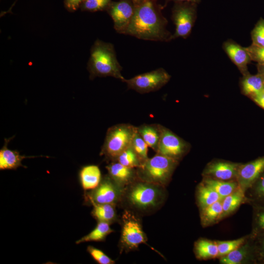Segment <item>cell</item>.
Here are the masks:
<instances>
[{
	"instance_id": "cell-1",
	"label": "cell",
	"mask_w": 264,
	"mask_h": 264,
	"mask_svg": "<svg viewBox=\"0 0 264 264\" xmlns=\"http://www.w3.org/2000/svg\"><path fill=\"white\" fill-rule=\"evenodd\" d=\"M134 4V14L123 34L144 40H171L172 34L166 28L167 21L155 0H141Z\"/></svg>"
},
{
	"instance_id": "cell-2",
	"label": "cell",
	"mask_w": 264,
	"mask_h": 264,
	"mask_svg": "<svg viewBox=\"0 0 264 264\" xmlns=\"http://www.w3.org/2000/svg\"><path fill=\"white\" fill-rule=\"evenodd\" d=\"M164 186L138 179L126 187L123 199L132 209L142 212L154 210L163 202Z\"/></svg>"
},
{
	"instance_id": "cell-3",
	"label": "cell",
	"mask_w": 264,
	"mask_h": 264,
	"mask_svg": "<svg viewBox=\"0 0 264 264\" xmlns=\"http://www.w3.org/2000/svg\"><path fill=\"white\" fill-rule=\"evenodd\" d=\"M90 78L112 77L123 81L122 68L110 43L97 40L92 46L88 63Z\"/></svg>"
},
{
	"instance_id": "cell-4",
	"label": "cell",
	"mask_w": 264,
	"mask_h": 264,
	"mask_svg": "<svg viewBox=\"0 0 264 264\" xmlns=\"http://www.w3.org/2000/svg\"><path fill=\"white\" fill-rule=\"evenodd\" d=\"M137 132V127L130 124H118L108 129L100 155L108 161H116L118 156L131 146Z\"/></svg>"
},
{
	"instance_id": "cell-5",
	"label": "cell",
	"mask_w": 264,
	"mask_h": 264,
	"mask_svg": "<svg viewBox=\"0 0 264 264\" xmlns=\"http://www.w3.org/2000/svg\"><path fill=\"white\" fill-rule=\"evenodd\" d=\"M178 163L176 160L156 154L136 168L137 178L165 186L169 182Z\"/></svg>"
},
{
	"instance_id": "cell-6",
	"label": "cell",
	"mask_w": 264,
	"mask_h": 264,
	"mask_svg": "<svg viewBox=\"0 0 264 264\" xmlns=\"http://www.w3.org/2000/svg\"><path fill=\"white\" fill-rule=\"evenodd\" d=\"M197 4L187 1L175 2L172 19L176 30L172 35L171 40L177 38L185 39L190 35L197 18Z\"/></svg>"
},
{
	"instance_id": "cell-7",
	"label": "cell",
	"mask_w": 264,
	"mask_h": 264,
	"mask_svg": "<svg viewBox=\"0 0 264 264\" xmlns=\"http://www.w3.org/2000/svg\"><path fill=\"white\" fill-rule=\"evenodd\" d=\"M171 75L163 68L142 73L129 79L125 82L129 89L139 93H146L156 91L165 86L170 80Z\"/></svg>"
},
{
	"instance_id": "cell-8",
	"label": "cell",
	"mask_w": 264,
	"mask_h": 264,
	"mask_svg": "<svg viewBox=\"0 0 264 264\" xmlns=\"http://www.w3.org/2000/svg\"><path fill=\"white\" fill-rule=\"evenodd\" d=\"M147 237L139 221L129 211H126L122 216V226L120 243L126 251L137 248L146 243Z\"/></svg>"
},
{
	"instance_id": "cell-9",
	"label": "cell",
	"mask_w": 264,
	"mask_h": 264,
	"mask_svg": "<svg viewBox=\"0 0 264 264\" xmlns=\"http://www.w3.org/2000/svg\"><path fill=\"white\" fill-rule=\"evenodd\" d=\"M126 187H122L108 175L103 177L98 186L87 194L90 203L116 204L123 199Z\"/></svg>"
},
{
	"instance_id": "cell-10",
	"label": "cell",
	"mask_w": 264,
	"mask_h": 264,
	"mask_svg": "<svg viewBox=\"0 0 264 264\" xmlns=\"http://www.w3.org/2000/svg\"><path fill=\"white\" fill-rule=\"evenodd\" d=\"M160 137L156 154L178 161L187 153L189 144L168 128L160 125Z\"/></svg>"
},
{
	"instance_id": "cell-11",
	"label": "cell",
	"mask_w": 264,
	"mask_h": 264,
	"mask_svg": "<svg viewBox=\"0 0 264 264\" xmlns=\"http://www.w3.org/2000/svg\"><path fill=\"white\" fill-rule=\"evenodd\" d=\"M264 172V155L244 164H240L236 180L239 187L247 191Z\"/></svg>"
},
{
	"instance_id": "cell-12",
	"label": "cell",
	"mask_w": 264,
	"mask_h": 264,
	"mask_svg": "<svg viewBox=\"0 0 264 264\" xmlns=\"http://www.w3.org/2000/svg\"><path fill=\"white\" fill-rule=\"evenodd\" d=\"M109 14L117 32L123 34L130 23L134 12V4L121 0L110 5Z\"/></svg>"
},
{
	"instance_id": "cell-13",
	"label": "cell",
	"mask_w": 264,
	"mask_h": 264,
	"mask_svg": "<svg viewBox=\"0 0 264 264\" xmlns=\"http://www.w3.org/2000/svg\"><path fill=\"white\" fill-rule=\"evenodd\" d=\"M220 262L222 264H257L254 238L250 235L241 246L221 257Z\"/></svg>"
},
{
	"instance_id": "cell-14",
	"label": "cell",
	"mask_w": 264,
	"mask_h": 264,
	"mask_svg": "<svg viewBox=\"0 0 264 264\" xmlns=\"http://www.w3.org/2000/svg\"><path fill=\"white\" fill-rule=\"evenodd\" d=\"M240 164L223 161H216L207 164L203 171L204 176L230 181L236 180Z\"/></svg>"
},
{
	"instance_id": "cell-15",
	"label": "cell",
	"mask_w": 264,
	"mask_h": 264,
	"mask_svg": "<svg viewBox=\"0 0 264 264\" xmlns=\"http://www.w3.org/2000/svg\"><path fill=\"white\" fill-rule=\"evenodd\" d=\"M222 48L242 75L249 73L247 65L252 61L245 47L230 39L223 43Z\"/></svg>"
},
{
	"instance_id": "cell-16",
	"label": "cell",
	"mask_w": 264,
	"mask_h": 264,
	"mask_svg": "<svg viewBox=\"0 0 264 264\" xmlns=\"http://www.w3.org/2000/svg\"><path fill=\"white\" fill-rule=\"evenodd\" d=\"M108 175L119 185L126 187L136 179V169L126 167L117 161L111 162L106 166Z\"/></svg>"
},
{
	"instance_id": "cell-17",
	"label": "cell",
	"mask_w": 264,
	"mask_h": 264,
	"mask_svg": "<svg viewBox=\"0 0 264 264\" xmlns=\"http://www.w3.org/2000/svg\"><path fill=\"white\" fill-rule=\"evenodd\" d=\"M12 138L5 139L4 145L0 150V170H16L20 167L26 168L22 164L23 159L26 158L37 157L22 155L18 151L9 149L7 145Z\"/></svg>"
},
{
	"instance_id": "cell-18",
	"label": "cell",
	"mask_w": 264,
	"mask_h": 264,
	"mask_svg": "<svg viewBox=\"0 0 264 264\" xmlns=\"http://www.w3.org/2000/svg\"><path fill=\"white\" fill-rule=\"evenodd\" d=\"M79 178L84 190H93L98 186L102 179L100 170L95 165L84 166L80 171Z\"/></svg>"
},
{
	"instance_id": "cell-19",
	"label": "cell",
	"mask_w": 264,
	"mask_h": 264,
	"mask_svg": "<svg viewBox=\"0 0 264 264\" xmlns=\"http://www.w3.org/2000/svg\"><path fill=\"white\" fill-rule=\"evenodd\" d=\"M241 86L242 93L251 98L262 90L264 79L258 73L255 75L248 73L243 75Z\"/></svg>"
},
{
	"instance_id": "cell-20",
	"label": "cell",
	"mask_w": 264,
	"mask_h": 264,
	"mask_svg": "<svg viewBox=\"0 0 264 264\" xmlns=\"http://www.w3.org/2000/svg\"><path fill=\"white\" fill-rule=\"evenodd\" d=\"M160 124H143L137 127V131L148 147L156 152L160 137Z\"/></svg>"
},
{
	"instance_id": "cell-21",
	"label": "cell",
	"mask_w": 264,
	"mask_h": 264,
	"mask_svg": "<svg viewBox=\"0 0 264 264\" xmlns=\"http://www.w3.org/2000/svg\"><path fill=\"white\" fill-rule=\"evenodd\" d=\"M202 183L212 188L223 199L239 187L237 180L225 181L204 176Z\"/></svg>"
},
{
	"instance_id": "cell-22",
	"label": "cell",
	"mask_w": 264,
	"mask_h": 264,
	"mask_svg": "<svg viewBox=\"0 0 264 264\" xmlns=\"http://www.w3.org/2000/svg\"><path fill=\"white\" fill-rule=\"evenodd\" d=\"M91 204L93 206L91 215L98 221H103L110 224L116 220L115 204L96 203H92Z\"/></svg>"
},
{
	"instance_id": "cell-23",
	"label": "cell",
	"mask_w": 264,
	"mask_h": 264,
	"mask_svg": "<svg viewBox=\"0 0 264 264\" xmlns=\"http://www.w3.org/2000/svg\"><path fill=\"white\" fill-rule=\"evenodd\" d=\"M195 253L200 259H209L219 257V250L216 242L200 239L195 243Z\"/></svg>"
},
{
	"instance_id": "cell-24",
	"label": "cell",
	"mask_w": 264,
	"mask_h": 264,
	"mask_svg": "<svg viewBox=\"0 0 264 264\" xmlns=\"http://www.w3.org/2000/svg\"><path fill=\"white\" fill-rule=\"evenodd\" d=\"M222 200L201 209L200 218L202 225H211L223 218Z\"/></svg>"
},
{
	"instance_id": "cell-25",
	"label": "cell",
	"mask_w": 264,
	"mask_h": 264,
	"mask_svg": "<svg viewBox=\"0 0 264 264\" xmlns=\"http://www.w3.org/2000/svg\"><path fill=\"white\" fill-rule=\"evenodd\" d=\"M246 198L245 192L239 187L233 193L225 197L222 200L223 217L234 212Z\"/></svg>"
},
{
	"instance_id": "cell-26",
	"label": "cell",
	"mask_w": 264,
	"mask_h": 264,
	"mask_svg": "<svg viewBox=\"0 0 264 264\" xmlns=\"http://www.w3.org/2000/svg\"><path fill=\"white\" fill-rule=\"evenodd\" d=\"M197 197L198 206L201 209L222 199L215 190L202 182L199 184L197 188Z\"/></svg>"
},
{
	"instance_id": "cell-27",
	"label": "cell",
	"mask_w": 264,
	"mask_h": 264,
	"mask_svg": "<svg viewBox=\"0 0 264 264\" xmlns=\"http://www.w3.org/2000/svg\"><path fill=\"white\" fill-rule=\"evenodd\" d=\"M110 223L98 221L95 228L88 235L84 236L76 242V244L89 242H103L107 236L113 230L110 228Z\"/></svg>"
},
{
	"instance_id": "cell-28",
	"label": "cell",
	"mask_w": 264,
	"mask_h": 264,
	"mask_svg": "<svg viewBox=\"0 0 264 264\" xmlns=\"http://www.w3.org/2000/svg\"><path fill=\"white\" fill-rule=\"evenodd\" d=\"M248 190V199L253 205L264 206V172Z\"/></svg>"
},
{
	"instance_id": "cell-29",
	"label": "cell",
	"mask_w": 264,
	"mask_h": 264,
	"mask_svg": "<svg viewBox=\"0 0 264 264\" xmlns=\"http://www.w3.org/2000/svg\"><path fill=\"white\" fill-rule=\"evenodd\" d=\"M252 230L250 236L255 237L264 233V206L253 205Z\"/></svg>"
},
{
	"instance_id": "cell-30",
	"label": "cell",
	"mask_w": 264,
	"mask_h": 264,
	"mask_svg": "<svg viewBox=\"0 0 264 264\" xmlns=\"http://www.w3.org/2000/svg\"><path fill=\"white\" fill-rule=\"evenodd\" d=\"M116 161L132 168H139L142 164L131 145L118 156Z\"/></svg>"
},
{
	"instance_id": "cell-31",
	"label": "cell",
	"mask_w": 264,
	"mask_h": 264,
	"mask_svg": "<svg viewBox=\"0 0 264 264\" xmlns=\"http://www.w3.org/2000/svg\"><path fill=\"white\" fill-rule=\"evenodd\" d=\"M249 235L238 239L226 241H217L219 250V257L225 256L236 249L243 244L248 239Z\"/></svg>"
},
{
	"instance_id": "cell-32",
	"label": "cell",
	"mask_w": 264,
	"mask_h": 264,
	"mask_svg": "<svg viewBox=\"0 0 264 264\" xmlns=\"http://www.w3.org/2000/svg\"><path fill=\"white\" fill-rule=\"evenodd\" d=\"M131 146L143 164L149 158L148 156V146L137 131L133 138Z\"/></svg>"
},
{
	"instance_id": "cell-33",
	"label": "cell",
	"mask_w": 264,
	"mask_h": 264,
	"mask_svg": "<svg viewBox=\"0 0 264 264\" xmlns=\"http://www.w3.org/2000/svg\"><path fill=\"white\" fill-rule=\"evenodd\" d=\"M252 44L264 47V19L260 18L251 32Z\"/></svg>"
},
{
	"instance_id": "cell-34",
	"label": "cell",
	"mask_w": 264,
	"mask_h": 264,
	"mask_svg": "<svg viewBox=\"0 0 264 264\" xmlns=\"http://www.w3.org/2000/svg\"><path fill=\"white\" fill-rule=\"evenodd\" d=\"M87 251L93 259L99 264H113L115 263L102 250L92 246H88Z\"/></svg>"
},
{
	"instance_id": "cell-35",
	"label": "cell",
	"mask_w": 264,
	"mask_h": 264,
	"mask_svg": "<svg viewBox=\"0 0 264 264\" xmlns=\"http://www.w3.org/2000/svg\"><path fill=\"white\" fill-rule=\"evenodd\" d=\"M251 61L258 64H264V47L251 44L245 47Z\"/></svg>"
},
{
	"instance_id": "cell-36",
	"label": "cell",
	"mask_w": 264,
	"mask_h": 264,
	"mask_svg": "<svg viewBox=\"0 0 264 264\" xmlns=\"http://www.w3.org/2000/svg\"><path fill=\"white\" fill-rule=\"evenodd\" d=\"M111 0H85L82 7L83 9L90 11H97L106 8Z\"/></svg>"
},
{
	"instance_id": "cell-37",
	"label": "cell",
	"mask_w": 264,
	"mask_h": 264,
	"mask_svg": "<svg viewBox=\"0 0 264 264\" xmlns=\"http://www.w3.org/2000/svg\"><path fill=\"white\" fill-rule=\"evenodd\" d=\"M253 238L254 241L257 264H264V233Z\"/></svg>"
},
{
	"instance_id": "cell-38",
	"label": "cell",
	"mask_w": 264,
	"mask_h": 264,
	"mask_svg": "<svg viewBox=\"0 0 264 264\" xmlns=\"http://www.w3.org/2000/svg\"><path fill=\"white\" fill-rule=\"evenodd\" d=\"M251 99L264 110V87L259 93L251 98Z\"/></svg>"
},
{
	"instance_id": "cell-39",
	"label": "cell",
	"mask_w": 264,
	"mask_h": 264,
	"mask_svg": "<svg viewBox=\"0 0 264 264\" xmlns=\"http://www.w3.org/2000/svg\"><path fill=\"white\" fill-rule=\"evenodd\" d=\"M83 0H65V3L68 9L75 10Z\"/></svg>"
},
{
	"instance_id": "cell-40",
	"label": "cell",
	"mask_w": 264,
	"mask_h": 264,
	"mask_svg": "<svg viewBox=\"0 0 264 264\" xmlns=\"http://www.w3.org/2000/svg\"><path fill=\"white\" fill-rule=\"evenodd\" d=\"M258 73L260 74L264 79V64H257Z\"/></svg>"
},
{
	"instance_id": "cell-41",
	"label": "cell",
	"mask_w": 264,
	"mask_h": 264,
	"mask_svg": "<svg viewBox=\"0 0 264 264\" xmlns=\"http://www.w3.org/2000/svg\"><path fill=\"white\" fill-rule=\"evenodd\" d=\"M201 0H166V2H169L170 1L176 2H179V1H187V2H191L195 3L196 4H198L200 2Z\"/></svg>"
},
{
	"instance_id": "cell-42",
	"label": "cell",
	"mask_w": 264,
	"mask_h": 264,
	"mask_svg": "<svg viewBox=\"0 0 264 264\" xmlns=\"http://www.w3.org/2000/svg\"><path fill=\"white\" fill-rule=\"evenodd\" d=\"M134 3L138 2L141 0H132Z\"/></svg>"
}]
</instances>
